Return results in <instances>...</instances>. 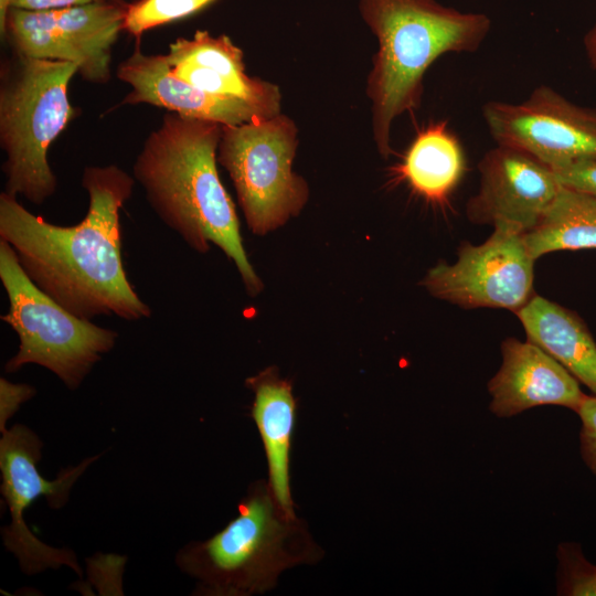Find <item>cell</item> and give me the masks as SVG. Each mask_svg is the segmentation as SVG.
<instances>
[{
    "label": "cell",
    "instance_id": "1",
    "mask_svg": "<svg viewBox=\"0 0 596 596\" xmlns=\"http://www.w3.org/2000/svg\"><path fill=\"white\" fill-rule=\"evenodd\" d=\"M135 182L116 164L86 167L82 187L88 210L71 226L50 223L26 210L18 196L0 193V240L12 247L41 290L79 318L137 321L151 316L127 277L121 253L120 211Z\"/></svg>",
    "mask_w": 596,
    "mask_h": 596
},
{
    "label": "cell",
    "instance_id": "2",
    "mask_svg": "<svg viewBox=\"0 0 596 596\" xmlns=\"http://www.w3.org/2000/svg\"><path fill=\"white\" fill-rule=\"evenodd\" d=\"M222 124L168 111L146 138L132 166L158 217L194 251L219 246L236 265L251 296L263 283L246 255L235 205L217 171Z\"/></svg>",
    "mask_w": 596,
    "mask_h": 596
},
{
    "label": "cell",
    "instance_id": "3",
    "mask_svg": "<svg viewBox=\"0 0 596 596\" xmlns=\"http://www.w3.org/2000/svg\"><path fill=\"white\" fill-rule=\"evenodd\" d=\"M359 11L379 43L365 93L372 104L373 139L386 159L392 124L421 105L427 68L443 54L476 52L491 20L436 0H360Z\"/></svg>",
    "mask_w": 596,
    "mask_h": 596
},
{
    "label": "cell",
    "instance_id": "4",
    "mask_svg": "<svg viewBox=\"0 0 596 596\" xmlns=\"http://www.w3.org/2000/svg\"><path fill=\"white\" fill-rule=\"evenodd\" d=\"M323 551L304 521L287 515L265 480L249 486L237 515L212 538L191 542L175 556L196 579V595L251 596L273 589L287 568L313 564Z\"/></svg>",
    "mask_w": 596,
    "mask_h": 596
},
{
    "label": "cell",
    "instance_id": "5",
    "mask_svg": "<svg viewBox=\"0 0 596 596\" xmlns=\"http://www.w3.org/2000/svg\"><path fill=\"white\" fill-rule=\"evenodd\" d=\"M76 63L15 55L0 85L4 192L42 204L57 188L47 155L75 115L68 97Z\"/></svg>",
    "mask_w": 596,
    "mask_h": 596
},
{
    "label": "cell",
    "instance_id": "6",
    "mask_svg": "<svg viewBox=\"0 0 596 596\" xmlns=\"http://www.w3.org/2000/svg\"><path fill=\"white\" fill-rule=\"evenodd\" d=\"M0 280L9 300L1 316L19 337L17 353L7 373L26 364L53 372L70 390H76L104 354L110 352L118 332L66 310L41 290L24 273L12 247L0 240Z\"/></svg>",
    "mask_w": 596,
    "mask_h": 596
},
{
    "label": "cell",
    "instance_id": "7",
    "mask_svg": "<svg viewBox=\"0 0 596 596\" xmlns=\"http://www.w3.org/2000/svg\"><path fill=\"white\" fill-rule=\"evenodd\" d=\"M298 128L284 114L223 126L217 162L228 172L248 228L265 235L297 216L308 201L306 180L291 170Z\"/></svg>",
    "mask_w": 596,
    "mask_h": 596
},
{
    "label": "cell",
    "instance_id": "8",
    "mask_svg": "<svg viewBox=\"0 0 596 596\" xmlns=\"http://www.w3.org/2000/svg\"><path fill=\"white\" fill-rule=\"evenodd\" d=\"M1 433L0 489L11 515L10 524L1 530L6 550L17 557L21 571L26 575L62 566L82 575L76 554L70 549L53 547L42 542L28 528L23 514L39 497H45L53 509L64 507L73 485L100 455L63 469L56 479L49 480L38 469L43 446L38 435L22 424L4 428Z\"/></svg>",
    "mask_w": 596,
    "mask_h": 596
},
{
    "label": "cell",
    "instance_id": "9",
    "mask_svg": "<svg viewBox=\"0 0 596 596\" xmlns=\"http://www.w3.org/2000/svg\"><path fill=\"white\" fill-rule=\"evenodd\" d=\"M534 262L523 233L498 224L486 242H464L456 262H439L421 284L435 298L461 308H500L515 313L535 295Z\"/></svg>",
    "mask_w": 596,
    "mask_h": 596
},
{
    "label": "cell",
    "instance_id": "10",
    "mask_svg": "<svg viewBox=\"0 0 596 596\" xmlns=\"http://www.w3.org/2000/svg\"><path fill=\"white\" fill-rule=\"evenodd\" d=\"M482 117L497 145L555 168L596 157V108L579 106L541 85L513 104L490 100Z\"/></svg>",
    "mask_w": 596,
    "mask_h": 596
},
{
    "label": "cell",
    "instance_id": "11",
    "mask_svg": "<svg viewBox=\"0 0 596 596\" xmlns=\"http://www.w3.org/2000/svg\"><path fill=\"white\" fill-rule=\"evenodd\" d=\"M478 170L479 190L466 203V216L475 224H507L525 234L562 188L551 167L501 145L483 155Z\"/></svg>",
    "mask_w": 596,
    "mask_h": 596
},
{
    "label": "cell",
    "instance_id": "12",
    "mask_svg": "<svg viewBox=\"0 0 596 596\" xmlns=\"http://www.w3.org/2000/svg\"><path fill=\"white\" fill-rule=\"evenodd\" d=\"M131 87L121 104H149L184 117L235 126L280 113L237 96L212 94L175 77L161 54H146L137 44L116 71Z\"/></svg>",
    "mask_w": 596,
    "mask_h": 596
},
{
    "label": "cell",
    "instance_id": "13",
    "mask_svg": "<svg viewBox=\"0 0 596 596\" xmlns=\"http://www.w3.org/2000/svg\"><path fill=\"white\" fill-rule=\"evenodd\" d=\"M502 362L488 383L490 411L511 417L542 405H557L576 413L585 393L579 382L552 355L532 341L507 338Z\"/></svg>",
    "mask_w": 596,
    "mask_h": 596
},
{
    "label": "cell",
    "instance_id": "14",
    "mask_svg": "<svg viewBox=\"0 0 596 596\" xmlns=\"http://www.w3.org/2000/svg\"><path fill=\"white\" fill-rule=\"evenodd\" d=\"M254 393L252 418L259 432L267 465L268 486L284 512L297 518L290 490V450L297 402L290 381L269 366L245 380Z\"/></svg>",
    "mask_w": 596,
    "mask_h": 596
},
{
    "label": "cell",
    "instance_id": "15",
    "mask_svg": "<svg viewBox=\"0 0 596 596\" xmlns=\"http://www.w3.org/2000/svg\"><path fill=\"white\" fill-rule=\"evenodd\" d=\"M515 315L528 340L596 394V342L576 312L535 294Z\"/></svg>",
    "mask_w": 596,
    "mask_h": 596
},
{
    "label": "cell",
    "instance_id": "16",
    "mask_svg": "<svg viewBox=\"0 0 596 596\" xmlns=\"http://www.w3.org/2000/svg\"><path fill=\"white\" fill-rule=\"evenodd\" d=\"M127 4L104 0L50 10L62 36L82 58L78 74L87 82L105 84L110 78L111 50L124 31Z\"/></svg>",
    "mask_w": 596,
    "mask_h": 596
},
{
    "label": "cell",
    "instance_id": "17",
    "mask_svg": "<svg viewBox=\"0 0 596 596\" xmlns=\"http://www.w3.org/2000/svg\"><path fill=\"white\" fill-rule=\"evenodd\" d=\"M465 170L462 147L445 121L418 132L398 169L415 192L435 202L448 198Z\"/></svg>",
    "mask_w": 596,
    "mask_h": 596
},
{
    "label": "cell",
    "instance_id": "18",
    "mask_svg": "<svg viewBox=\"0 0 596 596\" xmlns=\"http://www.w3.org/2000/svg\"><path fill=\"white\" fill-rule=\"evenodd\" d=\"M531 256L596 249V198L561 188L539 224L523 234Z\"/></svg>",
    "mask_w": 596,
    "mask_h": 596
},
{
    "label": "cell",
    "instance_id": "19",
    "mask_svg": "<svg viewBox=\"0 0 596 596\" xmlns=\"http://www.w3.org/2000/svg\"><path fill=\"white\" fill-rule=\"evenodd\" d=\"M164 56L170 66H199L252 89L265 88L270 84L246 74L243 51L227 35L213 36L207 31L198 30L191 39H177Z\"/></svg>",
    "mask_w": 596,
    "mask_h": 596
},
{
    "label": "cell",
    "instance_id": "20",
    "mask_svg": "<svg viewBox=\"0 0 596 596\" xmlns=\"http://www.w3.org/2000/svg\"><path fill=\"white\" fill-rule=\"evenodd\" d=\"M4 36L15 55L40 60L73 62L81 68L82 58L55 26L51 11L9 10Z\"/></svg>",
    "mask_w": 596,
    "mask_h": 596
},
{
    "label": "cell",
    "instance_id": "21",
    "mask_svg": "<svg viewBox=\"0 0 596 596\" xmlns=\"http://www.w3.org/2000/svg\"><path fill=\"white\" fill-rule=\"evenodd\" d=\"M215 0H138L127 4L124 31L136 39L159 25L192 15Z\"/></svg>",
    "mask_w": 596,
    "mask_h": 596
},
{
    "label": "cell",
    "instance_id": "22",
    "mask_svg": "<svg viewBox=\"0 0 596 596\" xmlns=\"http://www.w3.org/2000/svg\"><path fill=\"white\" fill-rule=\"evenodd\" d=\"M556 557L557 595L596 596V565L586 558L579 543H560Z\"/></svg>",
    "mask_w": 596,
    "mask_h": 596
},
{
    "label": "cell",
    "instance_id": "23",
    "mask_svg": "<svg viewBox=\"0 0 596 596\" xmlns=\"http://www.w3.org/2000/svg\"><path fill=\"white\" fill-rule=\"evenodd\" d=\"M552 169L561 187L596 198V157Z\"/></svg>",
    "mask_w": 596,
    "mask_h": 596
},
{
    "label": "cell",
    "instance_id": "24",
    "mask_svg": "<svg viewBox=\"0 0 596 596\" xmlns=\"http://www.w3.org/2000/svg\"><path fill=\"white\" fill-rule=\"evenodd\" d=\"M576 414L581 419V456L585 465L596 477V394H585Z\"/></svg>",
    "mask_w": 596,
    "mask_h": 596
},
{
    "label": "cell",
    "instance_id": "25",
    "mask_svg": "<svg viewBox=\"0 0 596 596\" xmlns=\"http://www.w3.org/2000/svg\"><path fill=\"white\" fill-rule=\"evenodd\" d=\"M35 389L28 384H15L7 379H0V427L6 428L7 421L15 413L19 406L32 398Z\"/></svg>",
    "mask_w": 596,
    "mask_h": 596
},
{
    "label": "cell",
    "instance_id": "26",
    "mask_svg": "<svg viewBox=\"0 0 596 596\" xmlns=\"http://www.w3.org/2000/svg\"><path fill=\"white\" fill-rule=\"evenodd\" d=\"M104 0H11V8L30 11H47Z\"/></svg>",
    "mask_w": 596,
    "mask_h": 596
},
{
    "label": "cell",
    "instance_id": "27",
    "mask_svg": "<svg viewBox=\"0 0 596 596\" xmlns=\"http://www.w3.org/2000/svg\"><path fill=\"white\" fill-rule=\"evenodd\" d=\"M583 44L589 65L596 71V23L585 34Z\"/></svg>",
    "mask_w": 596,
    "mask_h": 596
},
{
    "label": "cell",
    "instance_id": "28",
    "mask_svg": "<svg viewBox=\"0 0 596 596\" xmlns=\"http://www.w3.org/2000/svg\"><path fill=\"white\" fill-rule=\"evenodd\" d=\"M10 9L11 0H0V33L2 36L4 35L7 17Z\"/></svg>",
    "mask_w": 596,
    "mask_h": 596
},
{
    "label": "cell",
    "instance_id": "29",
    "mask_svg": "<svg viewBox=\"0 0 596 596\" xmlns=\"http://www.w3.org/2000/svg\"><path fill=\"white\" fill-rule=\"evenodd\" d=\"M114 1H120V0H114Z\"/></svg>",
    "mask_w": 596,
    "mask_h": 596
}]
</instances>
